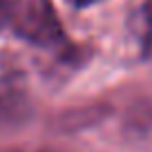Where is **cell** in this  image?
Returning a JSON list of instances; mask_svg holds the SVG:
<instances>
[{"instance_id": "6da1fadb", "label": "cell", "mask_w": 152, "mask_h": 152, "mask_svg": "<svg viewBox=\"0 0 152 152\" xmlns=\"http://www.w3.org/2000/svg\"><path fill=\"white\" fill-rule=\"evenodd\" d=\"M9 23L20 38L34 45H61V23L49 0H9Z\"/></svg>"}, {"instance_id": "7a4b0ae2", "label": "cell", "mask_w": 152, "mask_h": 152, "mask_svg": "<svg viewBox=\"0 0 152 152\" xmlns=\"http://www.w3.org/2000/svg\"><path fill=\"white\" fill-rule=\"evenodd\" d=\"M29 116V103L23 92L7 90L0 94V128H16Z\"/></svg>"}, {"instance_id": "3957f363", "label": "cell", "mask_w": 152, "mask_h": 152, "mask_svg": "<svg viewBox=\"0 0 152 152\" xmlns=\"http://www.w3.org/2000/svg\"><path fill=\"white\" fill-rule=\"evenodd\" d=\"M143 45H152V2H148L143 9Z\"/></svg>"}, {"instance_id": "277c9868", "label": "cell", "mask_w": 152, "mask_h": 152, "mask_svg": "<svg viewBox=\"0 0 152 152\" xmlns=\"http://www.w3.org/2000/svg\"><path fill=\"white\" fill-rule=\"evenodd\" d=\"M9 23V0H0V29Z\"/></svg>"}, {"instance_id": "5b68a950", "label": "cell", "mask_w": 152, "mask_h": 152, "mask_svg": "<svg viewBox=\"0 0 152 152\" xmlns=\"http://www.w3.org/2000/svg\"><path fill=\"white\" fill-rule=\"evenodd\" d=\"M92 2H99V0H74L76 7H87V5H92Z\"/></svg>"}, {"instance_id": "8992f818", "label": "cell", "mask_w": 152, "mask_h": 152, "mask_svg": "<svg viewBox=\"0 0 152 152\" xmlns=\"http://www.w3.org/2000/svg\"><path fill=\"white\" fill-rule=\"evenodd\" d=\"M38 152H56V150H38Z\"/></svg>"}]
</instances>
